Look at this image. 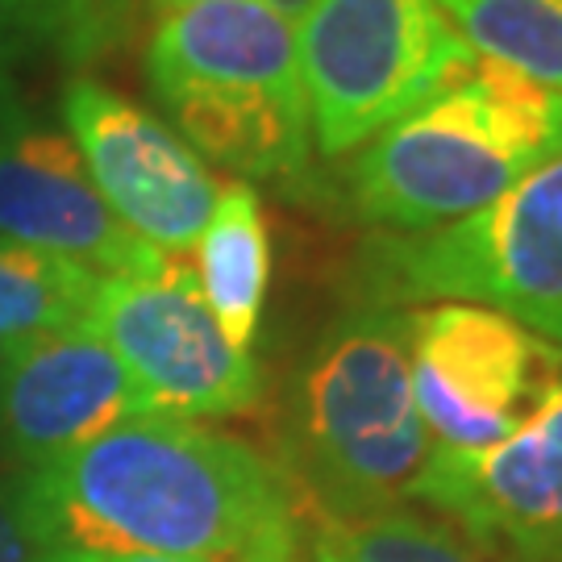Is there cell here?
<instances>
[{"mask_svg":"<svg viewBox=\"0 0 562 562\" xmlns=\"http://www.w3.org/2000/svg\"><path fill=\"white\" fill-rule=\"evenodd\" d=\"M0 238L92 276H150L171 259L113 217L76 142L30 117L0 134Z\"/></svg>","mask_w":562,"mask_h":562,"instance_id":"11","label":"cell"},{"mask_svg":"<svg viewBox=\"0 0 562 562\" xmlns=\"http://www.w3.org/2000/svg\"><path fill=\"white\" fill-rule=\"evenodd\" d=\"M562 159V92L480 59L346 162V201L380 234H422L492 204Z\"/></svg>","mask_w":562,"mask_h":562,"instance_id":"3","label":"cell"},{"mask_svg":"<svg viewBox=\"0 0 562 562\" xmlns=\"http://www.w3.org/2000/svg\"><path fill=\"white\" fill-rule=\"evenodd\" d=\"M63 121L113 217L155 250L183 259L222 192L201 155L155 113L92 76L67 80Z\"/></svg>","mask_w":562,"mask_h":562,"instance_id":"9","label":"cell"},{"mask_svg":"<svg viewBox=\"0 0 562 562\" xmlns=\"http://www.w3.org/2000/svg\"><path fill=\"white\" fill-rule=\"evenodd\" d=\"M367 301L483 304L525 329L562 313V159L529 171L492 204L422 234L362 246Z\"/></svg>","mask_w":562,"mask_h":562,"instance_id":"5","label":"cell"},{"mask_svg":"<svg viewBox=\"0 0 562 562\" xmlns=\"http://www.w3.org/2000/svg\"><path fill=\"white\" fill-rule=\"evenodd\" d=\"M142 413V392L97 329L25 338L0 375V454L30 471Z\"/></svg>","mask_w":562,"mask_h":562,"instance_id":"12","label":"cell"},{"mask_svg":"<svg viewBox=\"0 0 562 562\" xmlns=\"http://www.w3.org/2000/svg\"><path fill=\"white\" fill-rule=\"evenodd\" d=\"M413 501L504 559L562 562V380L504 442L434 446Z\"/></svg>","mask_w":562,"mask_h":562,"instance_id":"10","label":"cell"},{"mask_svg":"<svg viewBox=\"0 0 562 562\" xmlns=\"http://www.w3.org/2000/svg\"><path fill=\"white\" fill-rule=\"evenodd\" d=\"M296 55L322 159H350L442 88L471 46L438 0H308Z\"/></svg>","mask_w":562,"mask_h":562,"instance_id":"6","label":"cell"},{"mask_svg":"<svg viewBox=\"0 0 562 562\" xmlns=\"http://www.w3.org/2000/svg\"><path fill=\"white\" fill-rule=\"evenodd\" d=\"M46 550L180 562H296V496L255 446L142 413L21 471Z\"/></svg>","mask_w":562,"mask_h":562,"instance_id":"1","label":"cell"},{"mask_svg":"<svg viewBox=\"0 0 562 562\" xmlns=\"http://www.w3.org/2000/svg\"><path fill=\"white\" fill-rule=\"evenodd\" d=\"M42 562H180V559H155V554H101V550H46Z\"/></svg>","mask_w":562,"mask_h":562,"instance_id":"19","label":"cell"},{"mask_svg":"<svg viewBox=\"0 0 562 562\" xmlns=\"http://www.w3.org/2000/svg\"><path fill=\"white\" fill-rule=\"evenodd\" d=\"M92 329L109 341L155 417H241L262 396L250 350L225 338L196 271L180 255L150 276H101Z\"/></svg>","mask_w":562,"mask_h":562,"instance_id":"7","label":"cell"},{"mask_svg":"<svg viewBox=\"0 0 562 562\" xmlns=\"http://www.w3.org/2000/svg\"><path fill=\"white\" fill-rule=\"evenodd\" d=\"M313 562H513L417 508L313 517Z\"/></svg>","mask_w":562,"mask_h":562,"instance_id":"14","label":"cell"},{"mask_svg":"<svg viewBox=\"0 0 562 562\" xmlns=\"http://www.w3.org/2000/svg\"><path fill=\"white\" fill-rule=\"evenodd\" d=\"M97 283L76 262L0 238V341L92 329Z\"/></svg>","mask_w":562,"mask_h":562,"instance_id":"15","label":"cell"},{"mask_svg":"<svg viewBox=\"0 0 562 562\" xmlns=\"http://www.w3.org/2000/svg\"><path fill=\"white\" fill-rule=\"evenodd\" d=\"M13 350H18V341H0V375H4V367L13 359Z\"/></svg>","mask_w":562,"mask_h":562,"instance_id":"24","label":"cell"},{"mask_svg":"<svg viewBox=\"0 0 562 562\" xmlns=\"http://www.w3.org/2000/svg\"><path fill=\"white\" fill-rule=\"evenodd\" d=\"M288 446L313 517H371L413 501L434 438L413 401L408 308L367 301L325 329L292 387Z\"/></svg>","mask_w":562,"mask_h":562,"instance_id":"4","label":"cell"},{"mask_svg":"<svg viewBox=\"0 0 562 562\" xmlns=\"http://www.w3.org/2000/svg\"><path fill=\"white\" fill-rule=\"evenodd\" d=\"M196 283L213 308L225 338L250 350L271 283V238L262 222L259 192L250 183L229 180L217 192L213 217L196 238Z\"/></svg>","mask_w":562,"mask_h":562,"instance_id":"13","label":"cell"},{"mask_svg":"<svg viewBox=\"0 0 562 562\" xmlns=\"http://www.w3.org/2000/svg\"><path fill=\"white\" fill-rule=\"evenodd\" d=\"M21 117H25V109H21L18 83H13V76H9V63L0 59V134L13 130Z\"/></svg>","mask_w":562,"mask_h":562,"instance_id":"20","label":"cell"},{"mask_svg":"<svg viewBox=\"0 0 562 562\" xmlns=\"http://www.w3.org/2000/svg\"><path fill=\"white\" fill-rule=\"evenodd\" d=\"M538 338H546V341H554V346H562V313H554L550 322L542 325V334Z\"/></svg>","mask_w":562,"mask_h":562,"instance_id":"23","label":"cell"},{"mask_svg":"<svg viewBox=\"0 0 562 562\" xmlns=\"http://www.w3.org/2000/svg\"><path fill=\"white\" fill-rule=\"evenodd\" d=\"M18 50H50L63 63L101 59L134 25V0H0Z\"/></svg>","mask_w":562,"mask_h":562,"instance_id":"17","label":"cell"},{"mask_svg":"<svg viewBox=\"0 0 562 562\" xmlns=\"http://www.w3.org/2000/svg\"><path fill=\"white\" fill-rule=\"evenodd\" d=\"M42 554L46 546L21 492V471H0V562H42Z\"/></svg>","mask_w":562,"mask_h":562,"instance_id":"18","label":"cell"},{"mask_svg":"<svg viewBox=\"0 0 562 562\" xmlns=\"http://www.w3.org/2000/svg\"><path fill=\"white\" fill-rule=\"evenodd\" d=\"M18 50V38H13V30H9V21H4V13H0V59L9 63V55Z\"/></svg>","mask_w":562,"mask_h":562,"instance_id":"22","label":"cell"},{"mask_svg":"<svg viewBox=\"0 0 562 562\" xmlns=\"http://www.w3.org/2000/svg\"><path fill=\"white\" fill-rule=\"evenodd\" d=\"M155 13H162V9H176V4H192V0H146ZM271 9H280L283 18H292V21H301L304 18V9H308V0H267Z\"/></svg>","mask_w":562,"mask_h":562,"instance_id":"21","label":"cell"},{"mask_svg":"<svg viewBox=\"0 0 562 562\" xmlns=\"http://www.w3.org/2000/svg\"><path fill=\"white\" fill-rule=\"evenodd\" d=\"M146 83L204 167L250 188L313 183L296 21L267 0H192L155 13Z\"/></svg>","mask_w":562,"mask_h":562,"instance_id":"2","label":"cell"},{"mask_svg":"<svg viewBox=\"0 0 562 562\" xmlns=\"http://www.w3.org/2000/svg\"><path fill=\"white\" fill-rule=\"evenodd\" d=\"M480 59L562 92V0H438Z\"/></svg>","mask_w":562,"mask_h":562,"instance_id":"16","label":"cell"},{"mask_svg":"<svg viewBox=\"0 0 562 562\" xmlns=\"http://www.w3.org/2000/svg\"><path fill=\"white\" fill-rule=\"evenodd\" d=\"M413 401L438 450H487L517 434L562 380V346L483 304L408 308Z\"/></svg>","mask_w":562,"mask_h":562,"instance_id":"8","label":"cell"}]
</instances>
